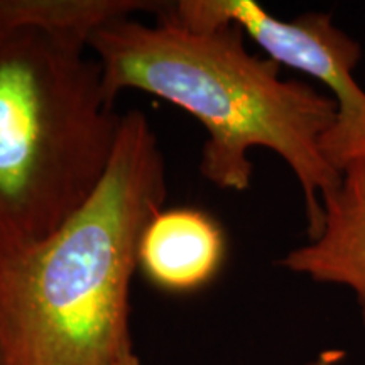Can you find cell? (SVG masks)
Returning <instances> with one entry per match:
<instances>
[{
  "label": "cell",
  "mask_w": 365,
  "mask_h": 365,
  "mask_svg": "<svg viewBox=\"0 0 365 365\" xmlns=\"http://www.w3.org/2000/svg\"><path fill=\"white\" fill-rule=\"evenodd\" d=\"M168 2L143 0H0V29L31 27L48 33L90 36L108 22L137 12L161 14Z\"/></svg>",
  "instance_id": "7"
},
{
  "label": "cell",
  "mask_w": 365,
  "mask_h": 365,
  "mask_svg": "<svg viewBox=\"0 0 365 365\" xmlns=\"http://www.w3.org/2000/svg\"><path fill=\"white\" fill-rule=\"evenodd\" d=\"M118 365H143V364H140V359L137 357V354L134 352V349H132V350H129V352L124 355V357H122L120 364H118Z\"/></svg>",
  "instance_id": "9"
},
{
  "label": "cell",
  "mask_w": 365,
  "mask_h": 365,
  "mask_svg": "<svg viewBox=\"0 0 365 365\" xmlns=\"http://www.w3.org/2000/svg\"><path fill=\"white\" fill-rule=\"evenodd\" d=\"M235 24L190 29L122 17L98 27L88 48L102 68L107 98L140 90L193 115L207 130L200 173L222 190L245 191L264 148L284 159L304 195L309 242L323 228L322 198L340 182L322 139L335 124L336 102L301 80H282L281 65L245 48Z\"/></svg>",
  "instance_id": "1"
},
{
  "label": "cell",
  "mask_w": 365,
  "mask_h": 365,
  "mask_svg": "<svg viewBox=\"0 0 365 365\" xmlns=\"http://www.w3.org/2000/svg\"><path fill=\"white\" fill-rule=\"evenodd\" d=\"M364 323H365V317H364Z\"/></svg>",
  "instance_id": "11"
},
{
  "label": "cell",
  "mask_w": 365,
  "mask_h": 365,
  "mask_svg": "<svg viewBox=\"0 0 365 365\" xmlns=\"http://www.w3.org/2000/svg\"><path fill=\"white\" fill-rule=\"evenodd\" d=\"M166 195L158 137L145 113L127 112L88 202L44 240L0 252L2 365L120 364L139 240Z\"/></svg>",
  "instance_id": "2"
},
{
  "label": "cell",
  "mask_w": 365,
  "mask_h": 365,
  "mask_svg": "<svg viewBox=\"0 0 365 365\" xmlns=\"http://www.w3.org/2000/svg\"><path fill=\"white\" fill-rule=\"evenodd\" d=\"M322 205V234L287 252L279 266L317 282L350 287L365 317V158L344 168Z\"/></svg>",
  "instance_id": "6"
},
{
  "label": "cell",
  "mask_w": 365,
  "mask_h": 365,
  "mask_svg": "<svg viewBox=\"0 0 365 365\" xmlns=\"http://www.w3.org/2000/svg\"><path fill=\"white\" fill-rule=\"evenodd\" d=\"M159 19L190 29L239 26L277 65L313 76L331 91L336 118L323 135L322 153L333 170L341 173L365 158V90L354 76L362 46L333 24L328 14L308 12L284 21L254 0H181L168 4Z\"/></svg>",
  "instance_id": "4"
},
{
  "label": "cell",
  "mask_w": 365,
  "mask_h": 365,
  "mask_svg": "<svg viewBox=\"0 0 365 365\" xmlns=\"http://www.w3.org/2000/svg\"><path fill=\"white\" fill-rule=\"evenodd\" d=\"M78 36L0 29V252L44 240L108 170L124 115Z\"/></svg>",
  "instance_id": "3"
},
{
  "label": "cell",
  "mask_w": 365,
  "mask_h": 365,
  "mask_svg": "<svg viewBox=\"0 0 365 365\" xmlns=\"http://www.w3.org/2000/svg\"><path fill=\"white\" fill-rule=\"evenodd\" d=\"M227 259V237L220 223L200 208L161 210L145 225L137 249V269L166 293L203 289Z\"/></svg>",
  "instance_id": "5"
},
{
  "label": "cell",
  "mask_w": 365,
  "mask_h": 365,
  "mask_svg": "<svg viewBox=\"0 0 365 365\" xmlns=\"http://www.w3.org/2000/svg\"><path fill=\"white\" fill-rule=\"evenodd\" d=\"M345 357L344 350H325L308 365H339Z\"/></svg>",
  "instance_id": "8"
},
{
  "label": "cell",
  "mask_w": 365,
  "mask_h": 365,
  "mask_svg": "<svg viewBox=\"0 0 365 365\" xmlns=\"http://www.w3.org/2000/svg\"><path fill=\"white\" fill-rule=\"evenodd\" d=\"M0 365H2V359H0Z\"/></svg>",
  "instance_id": "10"
}]
</instances>
